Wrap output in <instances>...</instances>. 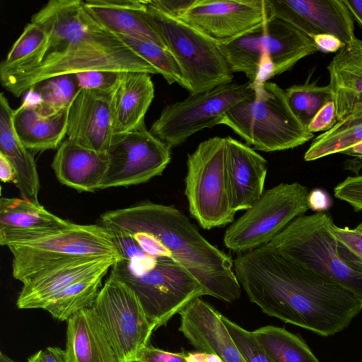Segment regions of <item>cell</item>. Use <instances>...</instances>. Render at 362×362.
I'll list each match as a JSON object with an SVG mask.
<instances>
[{
	"label": "cell",
	"instance_id": "obj_16",
	"mask_svg": "<svg viewBox=\"0 0 362 362\" xmlns=\"http://www.w3.org/2000/svg\"><path fill=\"white\" fill-rule=\"evenodd\" d=\"M180 332L199 351L214 354L222 362H246L238 350L220 314L198 297L180 313Z\"/></svg>",
	"mask_w": 362,
	"mask_h": 362
},
{
	"label": "cell",
	"instance_id": "obj_15",
	"mask_svg": "<svg viewBox=\"0 0 362 362\" xmlns=\"http://www.w3.org/2000/svg\"><path fill=\"white\" fill-rule=\"evenodd\" d=\"M115 87L80 90L69 108L68 139L98 153L107 152L115 135L112 100Z\"/></svg>",
	"mask_w": 362,
	"mask_h": 362
},
{
	"label": "cell",
	"instance_id": "obj_8",
	"mask_svg": "<svg viewBox=\"0 0 362 362\" xmlns=\"http://www.w3.org/2000/svg\"><path fill=\"white\" fill-rule=\"evenodd\" d=\"M185 179L189 211L206 230L234 221L226 171V137L201 142L187 155Z\"/></svg>",
	"mask_w": 362,
	"mask_h": 362
},
{
	"label": "cell",
	"instance_id": "obj_30",
	"mask_svg": "<svg viewBox=\"0 0 362 362\" xmlns=\"http://www.w3.org/2000/svg\"><path fill=\"white\" fill-rule=\"evenodd\" d=\"M252 334L274 362H320L304 341L284 328L267 325Z\"/></svg>",
	"mask_w": 362,
	"mask_h": 362
},
{
	"label": "cell",
	"instance_id": "obj_40",
	"mask_svg": "<svg viewBox=\"0 0 362 362\" xmlns=\"http://www.w3.org/2000/svg\"><path fill=\"white\" fill-rule=\"evenodd\" d=\"M195 0H146L147 7L169 17L179 19L190 8Z\"/></svg>",
	"mask_w": 362,
	"mask_h": 362
},
{
	"label": "cell",
	"instance_id": "obj_17",
	"mask_svg": "<svg viewBox=\"0 0 362 362\" xmlns=\"http://www.w3.org/2000/svg\"><path fill=\"white\" fill-rule=\"evenodd\" d=\"M267 160L249 146L226 137V171L229 197L237 212L250 208L263 194Z\"/></svg>",
	"mask_w": 362,
	"mask_h": 362
},
{
	"label": "cell",
	"instance_id": "obj_31",
	"mask_svg": "<svg viewBox=\"0 0 362 362\" xmlns=\"http://www.w3.org/2000/svg\"><path fill=\"white\" fill-rule=\"evenodd\" d=\"M261 26L230 41L218 42L231 71L243 73L251 83L257 80L264 54Z\"/></svg>",
	"mask_w": 362,
	"mask_h": 362
},
{
	"label": "cell",
	"instance_id": "obj_24",
	"mask_svg": "<svg viewBox=\"0 0 362 362\" xmlns=\"http://www.w3.org/2000/svg\"><path fill=\"white\" fill-rule=\"evenodd\" d=\"M70 223L40 204L23 198L0 199V244L3 246L25 235L59 228Z\"/></svg>",
	"mask_w": 362,
	"mask_h": 362
},
{
	"label": "cell",
	"instance_id": "obj_41",
	"mask_svg": "<svg viewBox=\"0 0 362 362\" xmlns=\"http://www.w3.org/2000/svg\"><path fill=\"white\" fill-rule=\"evenodd\" d=\"M336 106L334 101L326 103L316 113L308 127V130L315 132H326L331 129L337 123Z\"/></svg>",
	"mask_w": 362,
	"mask_h": 362
},
{
	"label": "cell",
	"instance_id": "obj_38",
	"mask_svg": "<svg viewBox=\"0 0 362 362\" xmlns=\"http://www.w3.org/2000/svg\"><path fill=\"white\" fill-rule=\"evenodd\" d=\"M334 193L355 211H362V175L347 177L334 187Z\"/></svg>",
	"mask_w": 362,
	"mask_h": 362
},
{
	"label": "cell",
	"instance_id": "obj_28",
	"mask_svg": "<svg viewBox=\"0 0 362 362\" xmlns=\"http://www.w3.org/2000/svg\"><path fill=\"white\" fill-rule=\"evenodd\" d=\"M362 143V105L356 103L343 120L329 131L317 136L304 154L305 161H312L335 153H344Z\"/></svg>",
	"mask_w": 362,
	"mask_h": 362
},
{
	"label": "cell",
	"instance_id": "obj_23",
	"mask_svg": "<svg viewBox=\"0 0 362 362\" xmlns=\"http://www.w3.org/2000/svg\"><path fill=\"white\" fill-rule=\"evenodd\" d=\"M154 93L150 74L135 71L119 73L112 100L115 134L132 131L145 124V115L154 98Z\"/></svg>",
	"mask_w": 362,
	"mask_h": 362
},
{
	"label": "cell",
	"instance_id": "obj_37",
	"mask_svg": "<svg viewBox=\"0 0 362 362\" xmlns=\"http://www.w3.org/2000/svg\"><path fill=\"white\" fill-rule=\"evenodd\" d=\"M75 74L81 89L107 90L116 86L119 73L105 71H87Z\"/></svg>",
	"mask_w": 362,
	"mask_h": 362
},
{
	"label": "cell",
	"instance_id": "obj_9",
	"mask_svg": "<svg viewBox=\"0 0 362 362\" xmlns=\"http://www.w3.org/2000/svg\"><path fill=\"white\" fill-rule=\"evenodd\" d=\"M308 188L299 182L281 183L260 198L226 229V247L238 254L268 244L309 209Z\"/></svg>",
	"mask_w": 362,
	"mask_h": 362
},
{
	"label": "cell",
	"instance_id": "obj_34",
	"mask_svg": "<svg viewBox=\"0 0 362 362\" xmlns=\"http://www.w3.org/2000/svg\"><path fill=\"white\" fill-rule=\"evenodd\" d=\"M119 37L146 60L168 84L176 83L183 86L180 68L172 53L166 47L148 40L127 36Z\"/></svg>",
	"mask_w": 362,
	"mask_h": 362
},
{
	"label": "cell",
	"instance_id": "obj_46",
	"mask_svg": "<svg viewBox=\"0 0 362 362\" xmlns=\"http://www.w3.org/2000/svg\"><path fill=\"white\" fill-rule=\"evenodd\" d=\"M0 179L2 182L16 183L14 168L8 158L1 153H0Z\"/></svg>",
	"mask_w": 362,
	"mask_h": 362
},
{
	"label": "cell",
	"instance_id": "obj_1",
	"mask_svg": "<svg viewBox=\"0 0 362 362\" xmlns=\"http://www.w3.org/2000/svg\"><path fill=\"white\" fill-rule=\"evenodd\" d=\"M47 33L45 46L18 65L0 68L2 86L16 97L47 78L87 71L156 70L103 26L83 0H50L31 17Z\"/></svg>",
	"mask_w": 362,
	"mask_h": 362
},
{
	"label": "cell",
	"instance_id": "obj_52",
	"mask_svg": "<svg viewBox=\"0 0 362 362\" xmlns=\"http://www.w3.org/2000/svg\"><path fill=\"white\" fill-rule=\"evenodd\" d=\"M27 362H41L37 352L29 357Z\"/></svg>",
	"mask_w": 362,
	"mask_h": 362
},
{
	"label": "cell",
	"instance_id": "obj_21",
	"mask_svg": "<svg viewBox=\"0 0 362 362\" xmlns=\"http://www.w3.org/2000/svg\"><path fill=\"white\" fill-rule=\"evenodd\" d=\"M107 153H98L66 139L57 150L52 168L64 185L79 192L100 189L107 167Z\"/></svg>",
	"mask_w": 362,
	"mask_h": 362
},
{
	"label": "cell",
	"instance_id": "obj_2",
	"mask_svg": "<svg viewBox=\"0 0 362 362\" xmlns=\"http://www.w3.org/2000/svg\"><path fill=\"white\" fill-rule=\"evenodd\" d=\"M233 269L250 300L263 313L323 337L346 329L362 310L351 293L267 245L238 254Z\"/></svg>",
	"mask_w": 362,
	"mask_h": 362
},
{
	"label": "cell",
	"instance_id": "obj_43",
	"mask_svg": "<svg viewBox=\"0 0 362 362\" xmlns=\"http://www.w3.org/2000/svg\"><path fill=\"white\" fill-rule=\"evenodd\" d=\"M312 40L319 51L326 53L339 52L346 45L339 38L332 34L321 33L315 35L312 37Z\"/></svg>",
	"mask_w": 362,
	"mask_h": 362
},
{
	"label": "cell",
	"instance_id": "obj_20",
	"mask_svg": "<svg viewBox=\"0 0 362 362\" xmlns=\"http://www.w3.org/2000/svg\"><path fill=\"white\" fill-rule=\"evenodd\" d=\"M90 14L118 36L153 41L166 47L144 0H85ZM167 48V47H166Z\"/></svg>",
	"mask_w": 362,
	"mask_h": 362
},
{
	"label": "cell",
	"instance_id": "obj_48",
	"mask_svg": "<svg viewBox=\"0 0 362 362\" xmlns=\"http://www.w3.org/2000/svg\"><path fill=\"white\" fill-rule=\"evenodd\" d=\"M187 362H207V353L197 351L186 354Z\"/></svg>",
	"mask_w": 362,
	"mask_h": 362
},
{
	"label": "cell",
	"instance_id": "obj_50",
	"mask_svg": "<svg viewBox=\"0 0 362 362\" xmlns=\"http://www.w3.org/2000/svg\"><path fill=\"white\" fill-rule=\"evenodd\" d=\"M207 362H222V360L214 354H207Z\"/></svg>",
	"mask_w": 362,
	"mask_h": 362
},
{
	"label": "cell",
	"instance_id": "obj_42",
	"mask_svg": "<svg viewBox=\"0 0 362 362\" xmlns=\"http://www.w3.org/2000/svg\"><path fill=\"white\" fill-rule=\"evenodd\" d=\"M136 362H187L184 352L172 353L153 346H146L138 355Z\"/></svg>",
	"mask_w": 362,
	"mask_h": 362
},
{
	"label": "cell",
	"instance_id": "obj_49",
	"mask_svg": "<svg viewBox=\"0 0 362 362\" xmlns=\"http://www.w3.org/2000/svg\"><path fill=\"white\" fill-rule=\"evenodd\" d=\"M344 154L362 158V143L356 145L344 153Z\"/></svg>",
	"mask_w": 362,
	"mask_h": 362
},
{
	"label": "cell",
	"instance_id": "obj_14",
	"mask_svg": "<svg viewBox=\"0 0 362 362\" xmlns=\"http://www.w3.org/2000/svg\"><path fill=\"white\" fill-rule=\"evenodd\" d=\"M270 17L281 19L311 39L332 34L344 44L356 36L354 21L344 0H267Z\"/></svg>",
	"mask_w": 362,
	"mask_h": 362
},
{
	"label": "cell",
	"instance_id": "obj_29",
	"mask_svg": "<svg viewBox=\"0 0 362 362\" xmlns=\"http://www.w3.org/2000/svg\"><path fill=\"white\" fill-rule=\"evenodd\" d=\"M108 271H102L71 284L43 308L54 318L68 321L77 313L92 308Z\"/></svg>",
	"mask_w": 362,
	"mask_h": 362
},
{
	"label": "cell",
	"instance_id": "obj_3",
	"mask_svg": "<svg viewBox=\"0 0 362 362\" xmlns=\"http://www.w3.org/2000/svg\"><path fill=\"white\" fill-rule=\"evenodd\" d=\"M332 221L324 211L301 215L267 245L347 290L362 303V262L332 234Z\"/></svg>",
	"mask_w": 362,
	"mask_h": 362
},
{
	"label": "cell",
	"instance_id": "obj_32",
	"mask_svg": "<svg viewBox=\"0 0 362 362\" xmlns=\"http://www.w3.org/2000/svg\"><path fill=\"white\" fill-rule=\"evenodd\" d=\"M30 90L37 95L35 102L45 114L51 115L69 110L80 91L76 74H64L42 81Z\"/></svg>",
	"mask_w": 362,
	"mask_h": 362
},
{
	"label": "cell",
	"instance_id": "obj_10",
	"mask_svg": "<svg viewBox=\"0 0 362 362\" xmlns=\"http://www.w3.org/2000/svg\"><path fill=\"white\" fill-rule=\"evenodd\" d=\"M255 93L252 83H230L210 90L189 94L185 99L162 110L150 132L171 148L194 134L221 122L235 105Z\"/></svg>",
	"mask_w": 362,
	"mask_h": 362
},
{
	"label": "cell",
	"instance_id": "obj_7",
	"mask_svg": "<svg viewBox=\"0 0 362 362\" xmlns=\"http://www.w3.org/2000/svg\"><path fill=\"white\" fill-rule=\"evenodd\" d=\"M148 9L165 47L180 68L182 88L189 94L232 83L233 73L218 42L180 19Z\"/></svg>",
	"mask_w": 362,
	"mask_h": 362
},
{
	"label": "cell",
	"instance_id": "obj_27",
	"mask_svg": "<svg viewBox=\"0 0 362 362\" xmlns=\"http://www.w3.org/2000/svg\"><path fill=\"white\" fill-rule=\"evenodd\" d=\"M14 110L4 93L0 94V153L12 164L16 173V185L23 199L40 204V178L35 159L20 141L13 126Z\"/></svg>",
	"mask_w": 362,
	"mask_h": 362
},
{
	"label": "cell",
	"instance_id": "obj_4",
	"mask_svg": "<svg viewBox=\"0 0 362 362\" xmlns=\"http://www.w3.org/2000/svg\"><path fill=\"white\" fill-rule=\"evenodd\" d=\"M120 255L110 274L136 293L156 329L165 325L191 301L205 293L199 281L174 259L136 251Z\"/></svg>",
	"mask_w": 362,
	"mask_h": 362
},
{
	"label": "cell",
	"instance_id": "obj_51",
	"mask_svg": "<svg viewBox=\"0 0 362 362\" xmlns=\"http://www.w3.org/2000/svg\"><path fill=\"white\" fill-rule=\"evenodd\" d=\"M0 362H16L3 351H0Z\"/></svg>",
	"mask_w": 362,
	"mask_h": 362
},
{
	"label": "cell",
	"instance_id": "obj_11",
	"mask_svg": "<svg viewBox=\"0 0 362 362\" xmlns=\"http://www.w3.org/2000/svg\"><path fill=\"white\" fill-rule=\"evenodd\" d=\"M109 339L118 362H136L155 329L137 296L109 275L92 306Z\"/></svg>",
	"mask_w": 362,
	"mask_h": 362
},
{
	"label": "cell",
	"instance_id": "obj_53",
	"mask_svg": "<svg viewBox=\"0 0 362 362\" xmlns=\"http://www.w3.org/2000/svg\"><path fill=\"white\" fill-rule=\"evenodd\" d=\"M356 103H359V104H361L362 105V94L358 95V98L356 100Z\"/></svg>",
	"mask_w": 362,
	"mask_h": 362
},
{
	"label": "cell",
	"instance_id": "obj_54",
	"mask_svg": "<svg viewBox=\"0 0 362 362\" xmlns=\"http://www.w3.org/2000/svg\"><path fill=\"white\" fill-rule=\"evenodd\" d=\"M356 228L362 231V222Z\"/></svg>",
	"mask_w": 362,
	"mask_h": 362
},
{
	"label": "cell",
	"instance_id": "obj_12",
	"mask_svg": "<svg viewBox=\"0 0 362 362\" xmlns=\"http://www.w3.org/2000/svg\"><path fill=\"white\" fill-rule=\"evenodd\" d=\"M106 153L109 163L100 189L145 183L160 175L171 160V148L145 124L115 134Z\"/></svg>",
	"mask_w": 362,
	"mask_h": 362
},
{
	"label": "cell",
	"instance_id": "obj_36",
	"mask_svg": "<svg viewBox=\"0 0 362 362\" xmlns=\"http://www.w3.org/2000/svg\"><path fill=\"white\" fill-rule=\"evenodd\" d=\"M221 319L246 362H274L254 337L252 332L221 315Z\"/></svg>",
	"mask_w": 362,
	"mask_h": 362
},
{
	"label": "cell",
	"instance_id": "obj_13",
	"mask_svg": "<svg viewBox=\"0 0 362 362\" xmlns=\"http://www.w3.org/2000/svg\"><path fill=\"white\" fill-rule=\"evenodd\" d=\"M269 18L267 0H195L179 19L225 42L258 28Z\"/></svg>",
	"mask_w": 362,
	"mask_h": 362
},
{
	"label": "cell",
	"instance_id": "obj_47",
	"mask_svg": "<svg viewBox=\"0 0 362 362\" xmlns=\"http://www.w3.org/2000/svg\"><path fill=\"white\" fill-rule=\"evenodd\" d=\"M349 8L354 21L362 28V0H344Z\"/></svg>",
	"mask_w": 362,
	"mask_h": 362
},
{
	"label": "cell",
	"instance_id": "obj_44",
	"mask_svg": "<svg viewBox=\"0 0 362 362\" xmlns=\"http://www.w3.org/2000/svg\"><path fill=\"white\" fill-rule=\"evenodd\" d=\"M41 362H70L66 350L49 346L37 351Z\"/></svg>",
	"mask_w": 362,
	"mask_h": 362
},
{
	"label": "cell",
	"instance_id": "obj_25",
	"mask_svg": "<svg viewBox=\"0 0 362 362\" xmlns=\"http://www.w3.org/2000/svg\"><path fill=\"white\" fill-rule=\"evenodd\" d=\"M66 351L70 362H118L92 308L83 310L68 320Z\"/></svg>",
	"mask_w": 362,
	"mask_h": 362
},
{
	"label": "cell",
	"instance_id": "obj_26",
	"mask_svg": "<svg viewBox=\"0 0 362 362\" xmlns=\"http://www.w3.org/2000/svg\"><path fill=\"white\" fill-rule=\"evenodd\" d=\"M337 121L352 111L362 94V40L355 37L333 57L327 66Z\"/></svg>",
	"mask_w": 362,
	"mask_h": 362
},
{
	"label": "cell",
	"instance_id": "obj_39",
	"mask_svg": "<svg viewBox=\"0 0 362 362\" xmlns=\"http://www.w3.org/2000/svg\"><path fill=\"white\" fill-rule=\"evenodd\" d=\"M329 228L332 234L362 262V231L348 227L340 228L333 221Z\"/></svg>",
	"mask_w": 362,
	"mask_h": 362
},
{
	"label": "cell",
	"instance_id": "obj_33",
	"mask_svg": "<svg viewBox=\"0 0 362 362\" xmlns=\"http://www.w3.org/2000/svg\"><path fill=\"white\" fill-rule=\"evenodd\" d=\"M285 94L291 111L307 129L320 109L334 101L330 86H320L315 83L292 86L285 90Z\"/></svg>",
	"mask_w": 362,
	"mask_h": 362
},
{
	"label": "cell",
	"instance_id": "obj_22",
	"mask_svg": "<svg viewBox=\"0 0 362 362\" xmlns=\"http://www.w3.org/2000/svg\"><path fill=\"white\" fill-rule=\"evenodd\" d=\"M69 110L47 115L26 98L13 111L14 131L26 148L44 151L58 148L67 132Z\"/></svg>",
	"mask_w": 362,
	"mask_h": 362
},
{
	"label": "cell",
	"instance_id": "obj_45",
	"mask_svg": "<svg viewBox=\"0 0 362 362\" xmlns=\"http://www.w3.org/2000/svg\"><path fill=\"white\" fill-rule=\"evenodd\" d=\"M310 209L317 211H322L329 206V199L327 194L321 189H315L308 194Z\"/></svg>",
	"mask_w": 362,
	"mask_h": 362
},
{
	"label": "cell",
	"instance_id": "obj_35",
	"mask_svg": "<svg viewBox=\"0 0 362 362\" xmlns=\"http://www.w3.org/2000/svg\"><path fill=\"white\" fill-rule=\"evenodd\" d=\"M47 38L44 29L30 21L1 62L0 68L14 66L28 59L45 46Z\"/></svg>",
	"mask_w": 362,
	"mask_h": 362
},
{
	"label": "cell",
	"instance_id": "obj_18",
	"mask_svg": "<svg viewBox=\"0 0 362 362\" xmlns=\"http://www.w3.org/2000/svg\"><path fill=\"white\" fill-rule=\"evenodd\" d=\"M119 259L87 257L74 260L38 274L23 283L17 298L19 309H43L54 296L71 284L102 271H109Z\"/></svg>",
	"mask_w": 362,
	"mask_h": 362
},
{
	"label": "cell",
	"instance_id": "obj_5",
	"mask_svg": "<svg viewBox=\"0 0 362 362\" xmlns=\"http://www.w3.org/2000/svg\"><path fill=\"white\" fill-rule=\"evenodd\" d=\"M12 274L23 284L35 275L87 257L121 259L111 233L100 224H77L25 235L8 243Z\"/></svg>",
	"mask_w": 362,
	"mask_h": 362
},
{
	"label": "cell",
	"instance_id": "obj_19",
	"mask_svg": "<svg viewBox=\"0 0 362 362\" xmlns=\"http://www.w3.org/2000/svg\"><path fill=\"white\" fill-rule=\"evenodd\" d=\"M263 57L260 71L269 79L319 51L313 40L288 23L270 17L261 26Z\"/></svg>",
	"mask_w": 362,
	"mask_h": 362
},
{
	"label": "cell",
	"instance_id": "obj_6",
	"mask_svg": "<svg viewBox=\"0 0 362 362\" xmlns=\"http://www.w3.org/2000/svg\"><path fill=\"white\" fill-rule=\"evenodd\" d=\"M252 84L255 93L233 107L221 124L264 152L293 148L313 138L291 111L285 90L271 81Z\"/></svg>",
	"mask_w": 362,
	"mask_h": 362
}]
</instances>
